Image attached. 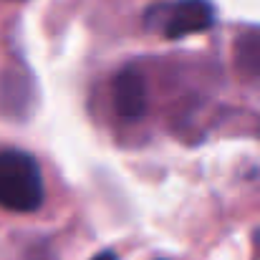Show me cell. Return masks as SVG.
Masks as SVG:
<instances>
[{"label":"cell","mask_w":260,"mask_h":260,"mask_svg":"<svg viewBox=\"0 0 260 260\" xmlns=\"http://www.w3.org/2000/svg\"><path fill=\"white\" fill-rule=\"evenodd\" d=\"M157 18L165 38H184L192 33H205L215 23V8L210 0H179L154 8L147 20Z\"/></svg>","instance_id":"2"},{"label":"cell","mask_w":260,"mask_h":260,"mask_svg":"<svg viewBox=\"0 0 260 260\" xmlns=\"http://www.w3.org/2000/svg\"><path fill=\"white\" fill-rule=\"evenodd\" d=\"M114 109L121 119H139L147 111V84L139 71L124 69L114 76Z\"/></svg>","instance_id":"3"},{"label":"cell","mask_w":260,"mask_h":260,"mask_svg":"<svg viewBox=\"0 0 260 260\" xmlns=\"http://www.w3.org/2000/svg\"><path fill=\"white\" fill-rule=\"evenodd\" d=\"M255 245H258V255H255V260H260V230L255 233Z\"/></svg>","instance_id":"6"},{"label":"cell","mask_w":260,"mask_h":260,"mask_svg":"<svg viewBox=\"0 0 260 260\" xmlns=\"http://www.w3.org/2000/svg\"><path fill=\"white\" fill-rule=\"evenodd\" d=\"M46 187L38 162L20 149H0V207L8 212H36Z\"/></svg>","instance_id":"1"},{"label":"cell","mask_w":260,"mask_h":260,"mask_svg":"<svg viewBox=\"0 0 260 260\" xmlns=\"http://www.w3.org/2000/svg\"><path fill=\"white\" fill-rule=\"evenodd\" d=\"M93 260H119V258H116L114 253H109V250H106V253H99V255H96Z\"/></svg>","instance_id":"5"},{"label":"cell","mask_w":260,"mask_h":260,"mask_svg":"<svg viewBox=\"0 0 260 260\" xmlns=\"http://www.w3.org/2000/svg\"><path fill=\"white\" fill-rule=\"evenodd\" d=\"M235 66L243 76L260 79V28H248L235 41Z\"/></svg>","instance_id":"4"},{"label":"cell","mask_w":260,"mask_h":260,"mask_svg":"<svg viewBox=\"0 0 260 260\" xmlns=\"http://www.w3.org/2000/svg\"><path fill=\"white\" fill-rule=\"evenodd\" d=\"M46 260H48V258H46Z\"/></svg>","instance_id":"7"}]
</instances>
